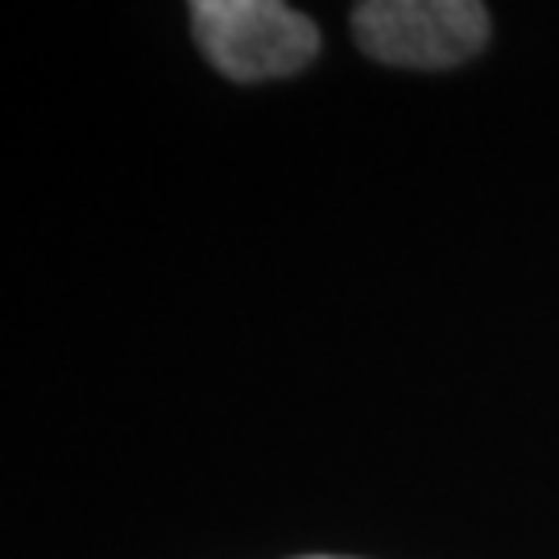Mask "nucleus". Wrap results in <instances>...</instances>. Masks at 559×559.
<instances>
[{
	"instance_id": "f257e3e1",
	"label": "nucleus",
	"mask_w": 559,
	"mask_h": 559,
	"mask_svg": "<svg viewBox=\"0 0 559 559\" xmlns=\"http://www.w3.org/2000/svg\"><path fill=\"white\" fill-rule=\"evenodd\" d=\"M203 59L237 83L295 75L320 55V29L286 0H187Z\"/></svg>"
},
{
	"instance_id": "f03ea898",
	"label": "nucleus",
	"mask_w": 559,
	"mask_h": 559,
	"mask_svg": "<svg viewBox=\"0 0 559 559\" xmlns=\"http://www.w3.org/2000/svg\"><path fill=\"white\" fill-rule=\"evenodd\" d=\"M353 34L385 67L443 71L485 46L489 13L480 0H360Z\"/></svg>"
},
{
	"instance_id": "7ed1b4c3",
	"label": "nucleus",
	"mask_w": 559,
	"mask_h": 559,
	"mask_svg": "<svg viewBox=\"0 0 559 559\" xmlns=\"http://www.w3.org/2000/svg\"><path fill=\"white\" fill-rule=\"evenodd\" d=\"M299 559H340V556H299Z\"/></svg>"
}]
</instances>
